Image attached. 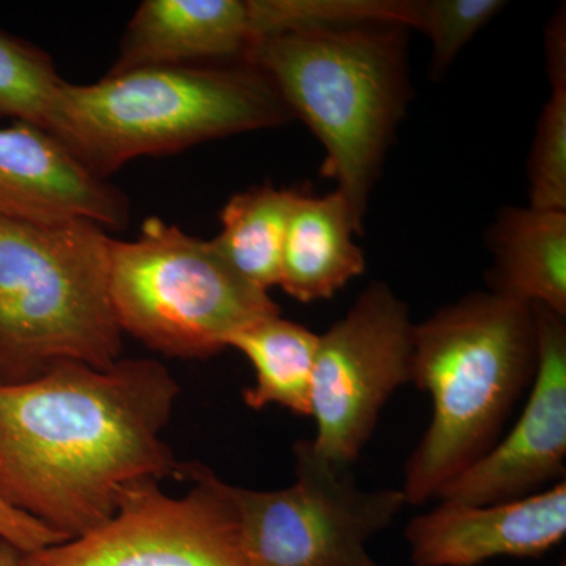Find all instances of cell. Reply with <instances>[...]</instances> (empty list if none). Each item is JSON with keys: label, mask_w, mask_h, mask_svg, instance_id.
<instances>
[{"label": "cell", "mask_w": 566, "mask_h": 566, "mask_svg": "<svg viewBox=\"0 0 566 566\" xmlns=\"http://www.w3.org/2000/svg\"><path fill=\"white\" fill-rule=\"evenodd\" d=\"M262 70L293 117L312 129L364 230V216L409 102L406 29L316 25L253 41L244 61Z\"/></svg>", "instance_id": "cell-3"}, {"label": "cell", "mask_w": 566, "mask_h": 566, "mask_svg": "<svg viewBox=\"0 0 566 566\" xmlns=\"http://www.w3.org/2000/svg\"><path fill=\"white\" fill-rule=\"evenodd\" d=\"M551 96L536 123L528 158L531 207L566 211V28L557 13L547 28Z\"/></svg>", "instance_id": "cell-18"}, {"label": "cell", "mask_w": 566, "mask_h": 566, "mask_svg": "<svg viewBox=\"0 0 566 566\" xmlns=\"http://www.w3.org/2000/svg\"><path fill=\"white\" fill-rule=\"evenodd\" d=\"M63 82L46 52L0 31V118L50 132Z\"/></svg>", "instance_id": "cell-19"}, {"label": "cell", "mask_w": 566, "mask_h": 566, "mask_svg": "<svg viewBox=\"0 0 566 566\" xmlns=\"http://www.w3.org/2000/svg\"><path fill=\"white\" fill-rule=\"evenodd\" d=\"M66 542L35 517L18 512L0 501V545H9L21 554H31L44 547Z\"/></svg>", "instance_id": "cell-21"}, {"label": "cell", "mask_w": 566, "mask_h": 566, "mask_svg": "<svg viewBox=\"0 0 566 566\" xmlns=\"http://www.w3.org/2000/svg\"><path fill=\"white\" fill-rule=\"evenodd\" d=\"M488 292L566 316V211L509 207L488 230Z\"/></svg>", "instance_id": "cell-15"}, {"label": "cell", "mask_w": 566, "mask_h": 566, "mask_svg": "<svg viewBox=\"0 0 566 566\" xmlns=\"http://www.w3.org/2000/svg\"><path fill=\"white\" fill-rule=\"evenodd\" d=\"M415 327L408 304L387 283L374 282L319 335L311 442L324 460L352 468L389 398L411 382Z\"/></svg>", "instance_id": "cell-9"}, {"label": "cell", "mask_w": 566, "mask_h": 566, "mask_svg": "<svg viewBox=\"0 0 566 566\" xmlns=\"http://www.w3.org/2000/svg\"><path fill=\"white\" fill-rule=\"evenodd\" d=\"M532 311L538 363L526 406L502 441L439 491V504H501L565 480L566 322L542 305Z\"/></svg>", "instance_id": "cell-10"}, {"label": "cell", "mask_w": 566, "mask_h": 566, "mask_svg": "<svg viewBox=\"0 0 566 566\" xmlns=\"http://www.w3.org/2000/svg\"><path fill=\"white\" fill-rule=\"evenodd\" d=\"M565 534V480L501 504H439L406 527L416 566H479L495 557H542Z\"/></svg>", "instance_id": "cell-11"}, {"label": "cell", "mask_w": 566, "mask_h": 566, "mask_svg": "<svg viewBox=\"0 0 566 566\" xmlns=\"http://www.w3.org/2000/svg\"><path fill=\"white\" fill-rule=\"evenodd\" d=\"M292 118L273 82L251 63L150 66L93 84L63 82L48 133L106 180L142 156L172 155Z\"/></svg>", "instance_id": "cell-4"}, {"label": "cell", "mask_w": 566, "mask_h": 566, "mask_svg": "<svg viewBox=\"0 0 566 566\" xmlns=\"http://www.w3.org/2000/svg\"><path fill=\"white\" fill-rule=\"evenodd\" d=\"M319 335L281 314L256 319L230 337L255 370V382L244 390L249 408L279 405L297 416H311L312 375Z\"/></svg>", "instance_id": "cell-16"}, {"label": "cell", "mask_w": 566, "mask_h": 566, "mask_svg": "<svg viewBox=\"0 0 566 566\" xmlns=\"http://www.w3.org/2000/svg\"><path fill=\"white\" fill-rule=\"evenodd\" d=\"M297 193L273 185L234 193L221 212V233L211 240L238 274L264 292L279 286L283 241Z\"/></svg>", "instance_id": "cell-17"}, {"label": "cell", "mask_w": 566, "mask_h": 566, "mask_svg": "<svg viewBox=\"0 0 566 566\" xmlns=\"http://www.w3.org/2000/svg\"><path fill=\"white\" fill-rule=\"evenodd\" d=\"M111 296L123 334L181 359L214 356L248 324L281 314L212 241L159 218L147 219L136 240H114Z\"/></svg>", "instance_id": "cell-6"}, {"label": "cell", "mask_w": 566, "mask_h": 566, "mask_svg": "<svg viewBox=\"0 0 566 566\" xmlns=\"http://www.w3.org/2000/svg\"><path fill=\"white\" fill-rule=\"evenodd\" d=\"M538 363L532 305L465 294L415 327L411 382L433 411L409 457L406 504L423 505L497 444Z\"/></svg>", "instance_id": "cell-2"}, {"label": "cell", "mask_w": 566, "mask_h": 566, "mask_svg": "<svg viewBox=\"0 0 566 566\" xmlns=\"http://www.w3.org/2000/svg\"><path fill=\"white\" fill-rule=\"evenodd\" d=\"M363 233L338 191L322 197L297 193L285 241L279 286L300 303L331 300L365 271Z\"/></svg>", "instance_id": "cell-14"}, {"label": "cell", "mask_w": 566, "mask_h": 566, "mask_svg": "<svg viewBox=\"0 0 566 566\" xmlns=\"http://www.w3.org/2000/svg\"><path fill=\"white\" fill-rule=\"evenodd\" d=\"M0 218L32 222L70 219L122 229L129 202L95 177L39 126L13 122L0 128Z\"/></svg>", "instance_id": "cell-12"}, {"label": "cell", "mask_w": 566, "mask_h": 566, "mask_svg": "<svg viewBox=\"0 0 566 566\" xmlns=\"http://www.w3.org/2000/svg\"><path fill=\"white\" fill-rule=\"evenodd\" d=\"M505 6L501 0H424L419 32L433 48L431 74L446 73L465 44Z\"/></svg>", "instance_id": "cell-20"}, {"label": "cell", "mask_w": 566, "mask_h": 566, "mask_svg": "<svg viewBox=\"0 0 566 566\" xmlns=\"http://www.w3.org/2000/svg\"><path fill=\"white\" fill-rule=\"evenodd\" d=\"M292 485L274 491L230 486L252 566H381L367 543L406 504L401 490H364L348 465L296 442Z\"/></svg>", "instance_id": "cell-7"}, {"label": "cell", "mask_w": 566, "mask_h": 566, "mask_svg": "<svg viewBox=\"0 0 566 566\" xmlns=\"http://www.w3.org/2000/svg\"><path fill=\"white\" fill-rule=\"evenodd\" d=\"M560 566H566V565H565V562H564V564H562Z\"/></svg>", "instance_id": "cell-23"}, {"label": "cell", "mask_w": 566, "mask_h": 566, "mask_svg": "<svg viewBox=\"0 0 566 566\" xmlns=\"http://www.w3.org/2000/svg\"><path fill=\"white\" fill-rule=\"evenodd\" d=\"M21 553L9 545H0V566L20 565Z\"/></svg>", "instance_id": "cell-22"}, {"label": "cell", "mask_w": 566, "mask_h": 566, "mask_svg": "<svg viewBox=\"0 0 566 566\" xmlns=\"http://www.w3.org/2000/svg\"><path fill=\"white\" fill-rule=\"evenodd\" d=\"M252 41L248 0H145L126 28L109 74L243 62Z\"/></svg>", "instance_id": "cell-13"}, {"label": "cell", "mask_w": 566, "mask_h": 566, "mask_svg": "<svg viewBox=\"0 0 566 566\" xmlns=\"http://www.w3.org/2000/svg\"><path fill=\"white\" fill-rule=\"evenodd\" d=\"M188 493L174 497L155 480L126 486L106 524L21 554L18 566H252L230 483L199 463H181Z\"/></svg>", "instance_id": "cell-8"}, {"label": "cell", "mask_w": 566, "mask_h": 566, "mask_svg": "<svg viewBox=\"0 0 566 566\" xmlns=\"http://www.w3.org/2000/svg\"><path fill=\"white\" fill-rule=\"evenodd\" d=\"M114 238L87 219L0 218V382L18 385L74 360H120L111 296Z\"/></svg>", "instance_id": "cell-5"}, {"label": "cell", "mask_w": 566, "mask_h": 566, "mask_svg": "<svg viewBox=\"0 0 566 566\" xmlns=\"http://www.w3.org/2000/svg\"><path fill=\"white\" fill-rule=\"evenodd\" d=\"M178 395L153 359L63 360L0 382V501L66 542L103 526L126 486L180 471L163 439Z\"/></svg>", "instance_id": "cell-1"}]
</instances>
